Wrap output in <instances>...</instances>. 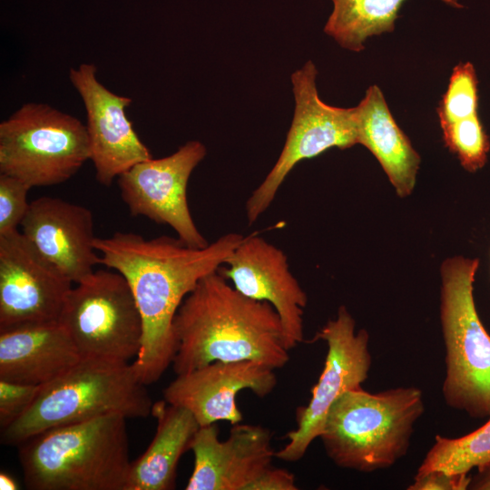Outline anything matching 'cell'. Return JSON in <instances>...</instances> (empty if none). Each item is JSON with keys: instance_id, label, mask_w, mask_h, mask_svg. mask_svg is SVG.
<instances>
[{"instance_id": "6da1fadb", "label": "cell", "mask_w": 490, "mask_h": 490, "mask_svg": "<svg viewBox=\"0 0 490 490\" xmlns=\"http://www.w3.org/2000/svg\"><path fill=\"white\" fill-rule=\"evenodd\" d=\"M244 238L227 233L193 248L169 236L146 240L117 231L95 237L100 264L126 279L142 316V346L132 363L142 383L156 382L172 363L177 350L173 321L184 299L201 279L219 270Z\"/></svg>"}, {"instance_id": "7a4b0ae2", "label": "cell", "mask_w": 490, "mask_h": 490, "mask_svg": "<svg viewBox=\"0 0 490 490\" xmlns=\"http://www.w3.org/2000/svg\"><path fill=\"white\" fill-rule=\"evenodd\" d=\"M176 375L214 361L252 360L274 369L289 360L274 308L239 292L218 271L200 280L173 321Z\"/></svg>"}, {"instance_id": "3957f363", "label": "cell", "mask_w": 490, "mask_h": 490, "mask_svg": "<svg viewBox=\"0 0 490 490\" xmlns=\"http://www.w3.org/2000/svg\"><path fill=\"white\" fill-rule=\"evenodd\" d=\"M126 417L107 415L57 426L20 444L30 490H126L132 461Z\"/></svg>"}, {"instance_id": "277c9868", "label": "cell", "mask_w": 490, "mask_h": 490, "mask_svg": "<svg viewBox=\"0 0 490 490\" xmlns=\"http://www.w3.org/2000/svg\"><path fill=\"white\" fill-rule=\"evenodd\" d=\"M424 411L418 387L371 393L360 387L345 392L332 405L319 438L336 466L372 473L392 466L407 454Z\"/></svg>"}, {"instance_id": "5b68a950", "label": "cell", "mask_w": 490, "mask_h": 490, "mask_svg": "<svg viewBox=\"0 0 490 490\" xmlns=\"http://www.w3.org/2000/svg\"><path fill=\"white\" fill-rule=\"evenodd\" d=\"M153 403L132 364L81 359L68 371L42 385L28 410L1 430V443L19 446L46 430L107 415L142 418Z\"/></svg>"}, {"instance_id": "8992f818", "label": "cell", "mask_w": 490, "mask_h": 490, "mask_svg": "<svg viewBox=\"0 0 490 490\" xmlns=\"http://www.w3.org/2000/svg\"><path fill=\"white\" fill-rule=\"evenodd\" d=\"M479 260L456 256L441 266L440 322L446 348L442 395L473 418L490 416V334L475 308Z\"/></svg>"}, {"instance_id": "52a82bcc", "label": "cell", "mask_w": 490, "mask_h": 490, "mask_svg": "<svg viewBox=\"0 0 490 490\" xmlns=\"http://www.w3.org/2000/svg\"><path fill=\"white\" fill-rule=\"evenodd\" d=\"M87 160L86 125L49 104L24 103L0 123V173L30 188L63 183Z\"/></svg>"}, {"instance_id": "ba28073f", "label": "cell", "mask_w": 490, "mask_h": 490, "mask_svg": "<svg viewBox=\"0 0 490 490\" xmlns=\"http://www.w3.org/2000/svg\"><path fill=\"white\" fill-rule=\"evenodd\" d=\"M58 321L82 359L129 363L139 354L142 320L126 279L100 270L67 294Z\"/></svg>"}, {"instance_id": "9c48e42d", "label": "cell", "mask_w": 490, "mask_h": 490, "mask_svg": "<svg viewBox=\"0 0 490 490\" xmlns=\"http://www.w3.org/2000/svg\"><path fill=\"white\" fill-rule=\"evenodd\" d=\"M318 70L308 61L291 75L295 110L283 149L268 175L246 202L249 224L255 222L273 201L288 174L300 161L336 147L358 143L356 107L328 105L318 96Z\"/></svg>"}, {"instance_id": "30bf717a", "label": "cell", "mask_w": 490, "mask_h": 490, "mask_svg": "<svg viewBox=\"0 0 490 490\" xmlns=\"http://www.w3.org/2000/svg\"><path fill=\"white\" fill-rule=\"evenodd\" d=\"M326 342L328 352L318 381L306 407L297 409V428L289 432V442L275 457L295 462L301 459L311 443L319 437L328 410L345 392L358 388L368 377L372 365L369 334L361 328L345 306L315 335Z\"/></svg>"}, {"instance_id": "8fae6325", "label": "cell", "mask_w": 490, "mask_h": 490, "mask_svg": "<svg viewBox=\"0 0 490 490\" xmlns=\"http://www.w3.org/2000/svg\"><path fill=\"white\" fill-rule=\"evenodd\" d=\"M206 153L202 142L189 141L169 156L140 162L122 173L117 184L130 213L172 227L191 247L207 246L209 242L196 227L187 200L190 176Z\"/></svg>"}, {"instance_id": "7c38bea8", "label": "cell", "mask_w": 490, "mask_h": 490, "mask_svg": "<svg viewBox=\"0 0 490 490\" xmlns=\"http://www.w3.org/2000/svg\"><path fill=\"white\" fill-rule=\"evenodd\" d=\"M72 283L21 231L0 235V330L58 321Z\"/></svg>"}, {"instance_id": "4fadbf2b", "label": "cell", "mask_w": 490, "mask_h": 490, "mask_svg": "<svg viewBox=\"0 0 490 490\" xmlns=\"http://www.w3.org/2000/svg\"><path fill=\"white\" fill-rule=\"evenodd\" d=\"M96 74L93 64L83 63L69 70V80L86 111L90 160L96 181L110 186L122 173L152 156L126 116L132 98L107 89Z\"/></svg>"}, {"instance_id": "5bb4252c", "label": "cell", "mask_w": 490, "mask_h": 490, "mask_svg": "<svg viewBox=\"0 0 490 490\" xmlns=\"http://www.w3.org/2000/svg\"><path fill=\"white\" fill-rule=\"evenodd\" d=\"M218 272L244 296L274 308L288 350L304 341L303 313L308 297L280 249L254 232L244 238Z\"/></svg>"}, {"instance_id": "9a60e30c", "label": "cell", "mask_w": 490, "mask_h": 490, "mask_svg": "<svg viewBox=\"0 0 490 490\" xmlns=\"http://www.w3.org/2000/svg\"><path fill=\"white\" fill-rule=\"evenodd\" d=\"M275 369L257 361H214L179 374L163 390V399L189 410L200 426L227 421H242L237 395L250 389L264 397L277 385Z\"/></svg>"}, {"instance_id": "2e32d148", "label": "cell", "mask_w": 490, "mask_h": 490, "mask_svg": "<svg viewBox=\"0 0 490 490\" xmlns=\"http://www.w3.org/2000/svg\"><path fill=\"white\" fill-rule=\"evenodd\" d=\"M232 426L223 441L215 424L199 427L190 446L194 467L186 490H247L271 466L276 452L270 431L257 425Z\"/></svg>"}, {"instance_id": "e0dca14e", "label": "cell", "mask_w": 490, "mask_h": 490, "mask_svg": "<svg viewBox=\"0 0 490 490\" xmlns=\"http://www.w3.org/2000/svg\"><path fill=\"white\" fill-rule=\"evenodd\" d=\"M21 227L24 237L73 283L86 279L100 264L93 216L86 207L40 197L30 202Z\"/></svg>"}, {"instance_id": "ac0fdd59", "label": "cell", "mask_w": 490, "mask_h": 490, "mask_svg": "<svg viewBox=\"0 0 490 490\" xmlns=\"http://www.w3.org/2000/svg\"><path fill=\"white\" fill-rule=\"evenodd\" d=\"M81 359L59 321L0 330V379L42 386L68 371Z\"/></svg>"}, {"instance_id": "d6986e66", "label": "cell", "mask_w": 490, "mask_h": 490, "mask_svg": "<svg viewBox=\"0 0 490 490\" xmlns=\"http://www.w3.org/2000/svg\"><path fill=\"white\" fill-rule=\"evenodd\" d=\"M358 143L376 157L401 197L414 190L420 156L391 114L377 85H371L355 106Z\"/></svg>"}, {"instance_id": "ffe728a7", "label": "cell", "mask_w": 490, "mask_h": 490, "mask_svg": "<svg viewBox=\"0 0 490 490\" xmlns=\"http://www.w3.org/2000/svg\"><path fill=\"white\" fill-rule=\"evenodd\" d=\"M156 433L146 451L132 462L126 490H170L175 486L176 470L200 427L184 407L164 399L153 404Z\"/></svg>"}, {"instance_id": "44dd1931", "label": "cell", "mask_w": 490, "mask_h": 490, "mask_svg": "<svg viewBox=\"0 0 490 490\" xmlns=\"http://www.w3.org/2000/svg\"><path fill=\"white\" fill-rule=\"evenodd\" d=\"M407 0H331L333 10L324 32L342 48L360 52L368 37L393 32L395 22ZM462 8L457 0H441Z\"/></svg>"}, {"instance_id": "7402d4cb", "label": "cell", "mask_w": 490, "mask_h": 490, "mask_svg": "<svg viewBox=\"0 0 490 490\" xmlns=\"http://www.w3.org/2000/svg\"><path fill=\"white\" fill-rule=\"evenodd\" d=\"M490 461V416L475 431L460 437L436 435L433 446L417 468L416 475L433 470L468 475Z\"/></svg>"}, {"instance_id": "603a6c76", "label": "cell", "mask_w": 490, "mask_h": 490, "mask_svg": "<svg viewBox=\"0 0 490 490\" xmlns=\"http://www.w3.org/2000/svg\"><path fill=\"white\" fill-rule=\"evenodd\" d=\"M440 126L446 146L466 171L474 172L486 163L490 141L478 113Z\"/></svg>"}, {"instance_id": "cb8c5ba5", "label": "cell", "mask_w": 490, "mask_h": 490, "mask_svg": "<svg viewBox=\"0 0 490 490\" xmlns=\"http://www.w3.org/2000/svg\"><path fill=\"white\" fill-rule=\"evenodd\" d=\"M478 100V79L473 64L459 63L437 107L440 124L477 114Z\"/></svg>"}, {"instance_id": "d4e9b609", "label": "cell", "mask_w": 490, "mask_h": 490, "mask_svg": "<svg viewBox=\"0 0 490 490\" xmlns=\"http://www.w3.org/2000/svg\"><path fill=\"white\" fill-rule=\"evenodd\" d=\"M30 189L24 181L0 173V235L15 231L21 226L30 206Z\"/></svg>"}, {"instance_id": "484cf974", "label": "cell", "mask_w": 490, "mask_h": 490, "mask_svg": "<svg viewBox=\"0 0 490 490\" xmlns=\"http://www.w3.org/2000/svg\"><path fill=\"white\" fill-rule=\"evenodd\" d=\"M41 386L0 379V427L6 428L31 407Z\"/></svg>"}, {"instance_id": "4316f807", "label": "cell", "mask_w": 490, "mask_h": 490, "mask_svg": "<svg viewBox=\"0 0 490 490\" xmlns=\"http://www.w3.org/2000/svg\"><path fill=\"white\" fill-rule=\"evenodd\" d=\"M414 479V483L407 487L408 490H466L471 476L433 470L415 475Z\"/></svg>"}, {"instance_id": "83f0119b", "label": "cell", "mask_w": 490, "mask_h": 490, "mask_svg": "<svg viewBox=\"0 0 490 490\" xmlns=\"http://www.w3.org/2000/svg\"><path fill=\"white\" fill-rule=\"evenodd\" d=\"M295 475L287 469L273 467L265 469L247 490H297Z\"/></svg>"}, {"instance_id": "f1b7e54d", "label": "cell", "mask_w": 490, "mask_h": 490, "mask_svg": "<svg viewBox=\"0 0 490 490\" xmlns=\"http://www.w3.org/2000/svg\"><path fill=\"white\" fill-rule=\"evenodd\" d=\"M476 469L477 472L471 476L467 489L490 490V461Z\"/></svg>"}, {"instance_id": "f546056e", "label": "cell", "mask_w": 490, "mask_h": 490, "mask_svg": "<svg viewBox=\"0 0 490 490\" xmlns=\"http://www.w3.org/2000/svg\"><path fill=\"white\" fill-rule=\"evenodd\" d=\"M19 486L15 480L5 472L0 473V489L1 490H16Z\"/></svg>"}]
</instances>
